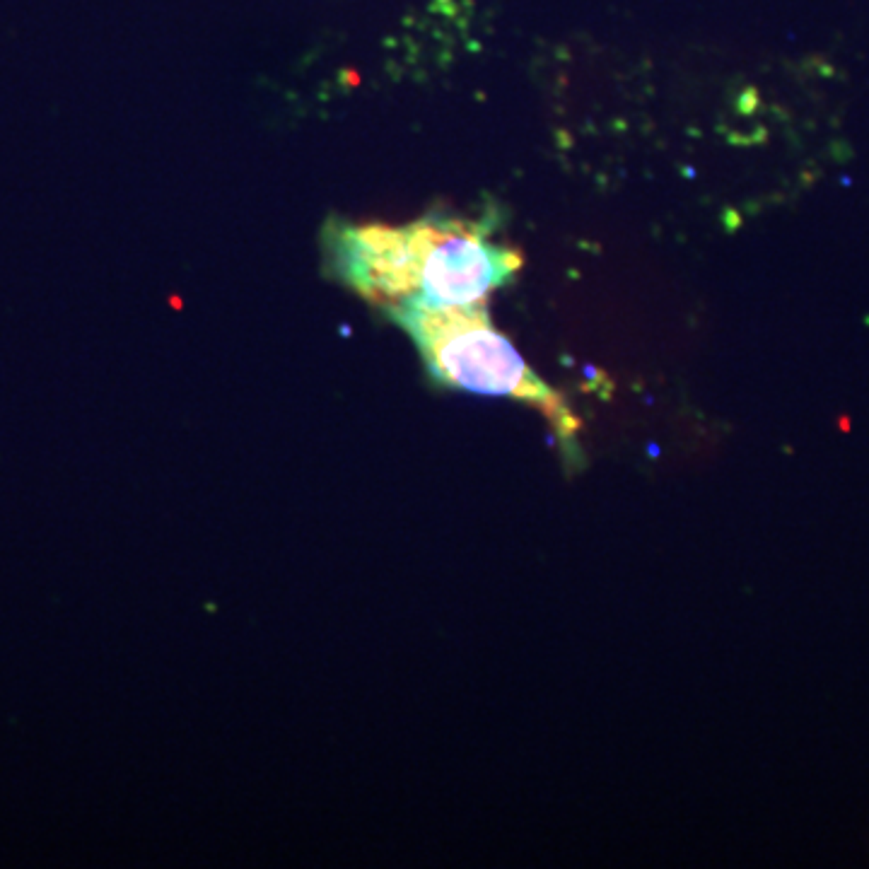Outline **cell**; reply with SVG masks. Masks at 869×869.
I'll return each mask as SVG.
<instances>
[{
	"label": "cell",
	"mask_w": 869,
	"mask_h": 869,
	"mask_svg": "<svg viewBox=\"0 0 869 869\" xmlns=\"http://www.w3.org/2000/svg\"><path fill=\"white\" fill-rule=\"evenodd\" d=\"M329 273L370 302L483 305L521 268V254L498 244L478 222L428 215L409 225H350L324 232Z\"/></svg>",
	"instance_id": "obj_1"
},
{
	"label": "cell",
	"mask_w": 869,
	"mask_h": 869,
	"mask_svg": "<svg viewBox=\"0 0 869 869\" xmlns=\"http://www.w3.org/2000/svg\"><path fill=\"white\" fill-rule=\"evenodd\" d=\"M384 312L409 334L430 377L449 389L505 396L539 409L568 456H577L580 420L493 326L481 305H428L401 300Z\"/></svg>",
	"instance_id": "obj_2"
}]
</instances>
